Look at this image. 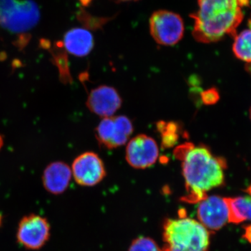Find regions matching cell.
<instances>
[{"instance_id":"cell-1","label":"cell","mask_w":251,"mask_h":251,"mask_svg":"<svg viewBox=\"0 0 251 251\" xmlns=\"http://www.w3.org/2000/svg\"><path fill=\"white\" fill-rule=\"evenodd\" d=\"M176 157L181 160L186 194L183 200L188 203L200 202L206 192L224 184L226 160L213 154L204 146L185 144L176 148Z\"/></svg>"},{"instance_id":"cell-2","label":"cell","mask_w":251,"mask_h":251,"mask_svg":"<svg viewBox=\"0 0 251 251\" xmlns=\"http://www.w3.org/2000/svg\"><path fill=\"white\" fill-rule=\"evenodd\" d=\"M198 9L190 15L194 20L193 36L198 42H217L234 36L244 19L243 9L250 0H198Z\"/></svg>"},{"instance_id":"cell-3","label":"cell","mask_w":251,"mask_h":251,"mask_svg":"<svg viewBox=\"0 0 251 251\" xmlns=\"http://www.w3.org/2000/svg\"><path fill=\"white\" fill-rule=\"evenodd\" d=\"M163 237V251H209V231L191 218L166 219Z\"/></svg>"},{"instance_id":"cell-4","label":"cell","mask_w":251,"mask_h":251,"mask_svg":"<svg viewBox=\"0 0 251 251\" xmlns=\"http://www.w3.org/2000/svg\"><path fill=\"white\" fill-rule=\"evenodd\" d=\"M40 17V9L34 0H0V25L13 34H27Z\"/></svg>"},{"instance_id":"cell-5","label":"cell","mask_w":251,"mask_h":251,"mask_svg":"<svg viewBox=\"0 0 251 251\" xmlns=\"http://www.w3.org/2000/svg\"><path fill=\"white\" fill-rule=\"evenodd\" d=\"M151 35L157 44L162 46H174L182 39L184 23L179 14L167 10H158L150 19Z\"/></svg>"},{"instance_id":"cell-6","label":"cell","mask_w":251,"mask_h":251,"mask_svg":"<svg viewBox=\"0 0 251 251\" xmlns=\"http://www.w3.org/2000/svg\"><path fill=\"white\" fill-rule=\"evenodd\" d=\"M133 131V124L128 117H105L96 128V137L100 145L115 149L125 145Z\"/></svg>"},{"instance_id":"cell-7","label":"cell","mask_w":251,"mask_h":251,"mask_svg":"<svg viewBox=\"0 0 251 251\" xmlns=\"http://www.w3.org/2000/svg\"><path fill=\"white\" fill-rule=\"evenodd\" d=\"M50 227L42 216L31 214L24 216L18 225V242L29 250H39L49 240Z\"/></svg>"},{"instance_id":"cell-8","label":"cell","mask_w":251,"mask_h":251,"mask_svg":"<svg viewBox=\"0 0 251 251\" xmlns=\"http://www.w3.org/2000/svg\"><path fill=\"white\" fill-rule=\"evenodd\" d=\"M159 149L153 138L145 134L137 135L128 142L126 159L136 169H145L156 163Z\"/></svg>"},{"instance_id":"cell-9","label":"cell","mask_w":251,"mask_h":251,"mask_svg":"<svg viewBox=\"0 0 251 251\" xmlns=\"http://www.w3.org/2000/svg\"><path fill=\"white\" fill-rule=\"evenodd\" d=\"M72 171L75 181L84 186H95L106 175L101 158L91 151L82 153L74 160Z\"/></svg>"},{"instance_id":"cell-10","label":"cell","mask_w":251,"mask_h":251,"mask_svg":"<svg viewBox=\"0 0 251 251\" xmlns=\"http://www.w3.org/2000/svg\"><path fill=\"white\" fill-rule=\"evenodd\" d=\"M198 221L208 230L216 231L228 222L229 211L226 198L206 196L199 202Z\"/></svg>"},{"instance_id":"cell-11","label":"cell","mask_w":251,"mask_h":251,"mask_svg":"<svg viewBox=\"0 0 251 251\" xmlns=\"http://www.w3.org/2000/svg\"><path fill=\"white\" fill-rule=\"evenodd\" d=\"M91 112L100 117H112L120 108L122 99L110 86H99L91 91L86 103Z\"/></svg>"},{"instance_id":"cell-12","label":"cell","mask_w":251,"mask_h":251,"mask_svg":"<svg viewBox=\"0 0 251 251\" xmlns=\"http://www.w3.org/2000/svg\"><path fill=\"white\" fill-rule=\"evenodd\" d=\"M72 179V171L64 162L50 163L44 171L43 184L51 194L60 195L67 189Z\"/></svg>"},{"instance_id":"cell-13","label":"cell","mask_w":251,"mask_h":251,"mask_svg":"<svg viewBox=\"0 0 251 251\" xmlns=\"http://www.w3.org/2000/svg\"><path fill=\"white\" fill-rule=\"evenodd\" d=\"M62 44L69 53L76 57H85L93 49L94 37L84 28H74L64 34Z\"/></svg>"},{"instance_id":"cell-14","label":"cell","mask_w":251,"mask_h":251,"mask_svg":"<svg viewBox=\"0 0 251 251\" xmlns=\"http://www.w3.org/2000/svg\"><path fill=\"white\" fill-rule=\"evenodd\" d=\"M229 211L228 223L239 224L251 221V195L226 198Z\"/></svg>"},{"instance_id":"cell-15","label":"cell","mask_w":251,"mask_h":251,"mask_svg":"<svg viewBox=\"0 0 251 251\" xmlns=\"http://www.w3.org/2000/svg\"><path fill=\"white\" fill-rule=\"evenodd\" d=\"M232 50L238 59L251 64V20L249 21V27L234 36Z\"/></svg>"},{"instance_id":"cell-16","label":"cell","mask_w":251,"mask_h":251,"mask_svg":"<svg viewBox=\"0 0 251 251\" xmlns=\"http://www.w3.org/2000/svg\"><path fill=\"white\" fill-rule=\"evenodd\" d=\"M52 54L54 62L59 68L60 76L62 77L63 82H68L72 80L70 72L69 70V65H68V57L65 51L64 50V46L62 41H57L54 44V49L51 51Z\"/></svg>"},{"instance_id":"cell-17","label":"cell","mask_w":251,"mask_h":251,"mask_svg":"<svg viewBox=\"0 0 251 251\" xmlns=\"http://www.w3.org/2000/svg\"><path fill=\"white\" fill-rule=\"evenodd\" d=\"M163 138V144L166 148H171L177 141V126L173 123H162L158 125Z\"/></svg>"},{"instance_id":"cell-18","label":"cell","mask_w":251,"mask_h":251,"mask_svg":"<svg viewBox=\"0 0 251 251\" xmlns=\"http://www.w3.org/2000/svg\"><path fill=\"white\" fill-rule=\"evenodd\" d=\"M128 251H163L151 238L140 237L130 244Z\"/></svg>"},{"instance_id":"cell-19","label":"cell","mask_w":251,"mask_h":251,"mask_svg":"<svg viewBox=\"0 0 251 251\" xmlns=\"http://www.w3.org/2000/svg\"><path fill=\"white\" fill-rule=\"evenodd\" d=\"M219 99V93L217 90H209L202 94V101L207 105L215 103Z\"/></svg>"},{"instance_id":"cell-20","label":"cell","mask_w":251,"mask_h":251,"mask_svg":"<svg viewBox=\"0 0 251 251\" xmlns=\"http://www.w3.org/2000/svg\"><path fill=\"white\" fill-rule=\"evenodd\" d=\"M244 237L251 244V226H248L245 229Z\"/></svg>"},{"instance_id":"cell-21","label":"cell","mask_w":251,"mask_h":251,"mask_svg":"<svg viewBox=\"0 0 251 251\" xmlns=\"http://www.w3.org/2000/svg\"><path fill=\"white\" fill-rule=\"evenodd\" d=\"M80 2L82 3V5L86 6V5L90 4L91 0H80Z\"/></svg>"},{"instance_id":"cell-22","label":"cell","mask_w":251,"mask_h":251,"mask_svg":"<svg viewBox=\"0 0 251 251\" xmlns=\"http://www.w3.org/2000/svg\"><path fill=\"white\" fill-rule=\"evenodd\" d=\"M246 193L247 194L251 195V184L246 190Z\"/></svg>"},{"instance_id":"cell-23","label":"cell","mask_w":251,"mask_h":251,"mask_svg":"<svg viewBox=\"0 0 251 251\" xmlns=\"http://www.w3.org/2000/svg\"><path fill=\"white\" fill-rule=\"evenodd\" d=\"M3 145H4V141H3L2 137L0 135V150L2 148Z\"/></svg>"},{"instance_id":"cell-24","label":"cell","mask_w":251,"mask_h":251,"mask_svg":"<svg viewBox=\"0 0 251 251\" xmlns=\"http://www.w3.org/2000/svg\"><path fill=\"white\" fill-rule=\"evenodd\" d=\"M246 69H247V72H249V74H250L251 75V64H249V65H247Z\"/></svg>"},{"instance_id":"cell-25","label":"cell","mask_w":251,"mask_h":251,"mask_svg":"<svg viewBox=\"0 0 251 251\" xmlns=\"http://www.w3.org/2000/svg\"><path fill=\"white\" fill-rule=\"evenodd\" d=\"M1 221H2V217H1V214H0V226H1Z\"/></svg>"},{"instance_id":"cell-26","label":"cell","mask_w":251,"mask_h":251,"mask_svg":"<svg viewBox=\"0 0 251 251\" xmlns=\"http://www.w3.org/2000/svg\"><path fill=\"white\" fill-rule=\"evenodd\" d=\"M122 1H136V0H122Z\"/></svg>"},{"instance_id":"cell-27","label":"cell","mask_w":251,"mask_h":251,"mask_svg":"<svg viewBox=\"0 0 251 251\" xmlns=\"http://www.w3.org/2000/svg\"><path fill=\"white\" fill-rule=\"evenodd\" d=\"M249 113H250V117L251 120V108H250V112H249Z\"/></svg>"}]
</instances>
